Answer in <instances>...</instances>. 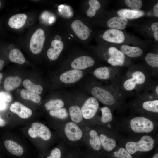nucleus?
<instances>
[{
	"instance_id": "nucleus-18",
	"label": "nucleus",
	"mask_w": 158,
	"mask_h": 158,
	"mask_svg": "<svg viewBox=\"0 0 158 158\" xmlns=\"http://www.w3.org/2000/svg\"><path fill=\"white\" fill-rule=\"evenodd\" d=\"M117 14L128 19H135L143 16L145 12L140 10H134L129 9H122L118 10Z\"/></svg>"
},
{
	"instance_id": "nucleus-10",
	"label": "nucleus",
	"mask_w": 158,
	"mask_h": 158,
	"mask_svg": "<svg viewBox=\"0 0 158 158\" xmlns=\"http://www.w3.org/2000/svg\"><path fill=\"white\" fill-rule=\"evenodd\" d=\"M110 57L108 63L113 66H121L125 62V55L122 51L115 47H111L108 50Z\"/></svg>"
},
{
	"instance_id": "nucleus-25",
	"label": "nucleus",
	"mask_w": 158,
	"mask_h": 158,
	"mask_svg": "<svg viewBox=\"0 0 158 158\" xmlns=\"http://www.w3.org/2000/svg\"><path fill=\"white\" fill-rule=\"evenodd\" d=\"M69 112L71 118L73 122L78 123L82 121L83 117L79 107L77 106L71 107L69 109Z\"/></svg>"
},
{
	"instance_id": "nucleus-26",
	"label": "nucleus",
	"mask_w": 158,
	"mask_h": 158,
	"mask_svg": "<svg viewBox=\"0 0 158 158\" xmlns=\"http://www.w3.org/2000/svg\"><path fill=\"white\" fill-rule=\"evenodd\" d=\"M23 85L27 90L37 95L41 94L43 90L41 86L35 84L28 79L24 80L23 82Z\"/></svg>"
},
{
	"instance_id": "nucleus-24",
	"label": "nucleus",
	"mask_w": 158,
	"mask_h": 158,
	"mask_svg": "<svg viewBox=\"0 0 158 158\" xmlns=\"http://www.w3.org/2000/svg\"><path fill=\"white\" fill-rule=\"evenodd\" d=\"M9 57L12 62L19 64H23L25 61V59L23 54L19 50L16 48L10 51Z\"/></svg>"
},
{
	"instance_id": "nucleus-9",
	"label": "nucleus",
	"mask_w": 158,
	"mask_h": 158,
	"mask_svg": "<svg viewBox=\"0 0 158 158\" xmlns=\"http://www.w3.org/2000/svg\"><path fill=\"white\" fill-rule=\"evenodd\" d=\"M103 38L110 42L120 44L124 41L125 37L124 33L121 30L110 28L104 32Z\"/></svg>"
},
{
	"instance_id": "nucleus-30",
	"label": "nucleus",
	"mask_w": 158,
	"mask_h": 158,
	"mask_svg": "<svg viewBox=\"0 0 158 158\" xmlns=\"http://www.w3.org/2000/svg\"><path fill=\"white\" fill-rule=\"evenodd\" d=\"M142 107L147 111L158 113V100L156 99L145 101L142 103Z\"/></svg>"
},
{
	"instance_id": "nucleus-45",
	"label": "nucleus",
	"mask_w": 158,
	"mask_h": 158,
	"mask_svg": "<svg viewBox=\"0 0 158 158\" xmlns=\"http://www.w3.org/2000/svg\"><path fill=\"white\" fill-rule=\"evenodd\" d=\"M155 92H156L157 95L158 96V85H157V86H156L155 88Z\"/></svg>"
},
{
	"instance_id": "nucleus-11",
	"label": "nucleus",
	"mask_w": 158,
	"mask_h": 158,
	"mask_svg": "<svg viewBox=\"0 0 158 158\" xmlns=\"http://www.w3.org/2000/svg\"><path fill=\"white\" fill-rule=\"evenodd\" d=\"M64 131L68 138L71 141L78 140L82 137V131L77 124L73 122H68L66 124Z\"/></svg>"
},
{
	"instance_id": "nucleus-5",
	"label": "nucleus",
	"mask_w": 158,
	"mask_h": 158,
	"mask_svg": "<svg viewBox=\"0 0 158 158\" xmlns=\"http://www.w3.org/2000/svg\"><path fill=\"white\" fill-rule=\"evenodd\" d=\"M28 133L32 138L39 137L45 141L49 140L51 136L49 129L44 124L38 122H35L32 124L31 127L28 130Z\"/></svg>"
},
{
	"instance_id": "nucleus-14",
	"label": "nucleus",
	"mask_w": 158,
	"mask_h": 158,
	"mask_svg": "<svg viewBox=\"0 0 158 158\" xmlns=\"http://www.w3.org/2000/svg\"><path fill=\"white\" fill-rule=\"evenodd\" d=\"M10 110L23 118H29L32 114V111L30 109L18 102H15L12 104Z\"/></svg>"
},
{
	"instance_id": "nucleus-19",
	"label": "nucleus",
	"mask_w": 158,
	"mask_h": 158,
	"mask_svg": "<svg viewBox=\"0 0 158 158\" xmlns=\"http://www.w3.org/2000/svg\"><path fill=\"white\" fill-rule=\"evenodd\" d=\"M121 51L125 55L131 58L138 57L143 53V50L140 48L134 46L124 45L121 46Z\"/></svg>"
},
{
	"instance_id": "nucleus-16",
	"label": "nucleus",
	"mask_w": 158,
	"mask_h": 158,
	"mask_svg": "<svg viewBox=\"0 0 158 158\" xmlns=\"http://www.w3.org/2000/svg\"><path fill=\"white\" fill-rule=\"evenodd\" d=\"M128 22V20L126 18L120 16H114L108 20L107 24L110 28L120 30L125 28Z\"/></svg>"
},
{
	"instance_id": "nucleus-8",
	"label": "nucleus",
	"mask_w": 158,
	"mask_h": 158,
	"mask_svg": "<svg viewBox=\"0 0 158 158\" xmlns=\"http://www.w3.org/2000/svg\"><path fill=\"white\" fill-rule=\"evenodd\" d=\"M71 27L74 32L80 39L85 40L90 35L89 28L79 20H75L72 23Z\"/></svg>"
},
{
	"instance_id": "nucleus-47",
	"label": "nucleus",
	"mask_w": 158,
	"mask_h": 158,
	"mask_svg": "<svg viewBox=\"0 0 158 158\" xmlns=\"http://www.w3.org/2000/svg\"><path fill=\"white\" fill-rule=\"evenodd\" d=\"M3 75L2 73H0V80H1L3 77Z\"/></svg>"
},
{
	"instance_id": "nucleus-35",
	"label": "nucleus",
	"mask_w": 158,
	"mask_h": 158,
	"mask_svg": "<svg viewBox=\"0 0 158 158\" xmlns=\"http://www.w3.org/2000/svg\"><path fill=\"white\" fill-rule=\"evenodd\" d=\"M125 2L128 7L134 10H140L143 5L142 2L140 0H126Z\"/></svg>"
},
{
	"instance_id": "nucleus-23",
	"label": "nucleus",
	"mask_w": 158,
	"mask_h": 158,
	"mask_svg": "<svg viewBox=\"0 0 158 158\" xmlns=\"http://www.w3.org/2000/svg\"><path fill=\"white\" fill-rule=\"evenodd\" d=\"M90 138L89 140L90 145L95 150H100L101 148L100 138L97 132L94 130H91L90 132Z\"/></svg>"
},
{
	"instance_id": "nucleus-48",
	"label": "nucleus",
	"mask_w": 158,
	"mask_h": 158,
	"mask_svg": "<svg viewBox=\"0 0 158 158\" xmlns=\"http://www.w3.org/2000/svg\"><path fill=\"white\" fill-rule=\"evenodd\" d=\"M1 6V1H0V7Z\"/></svg>"
},
{
	"instance_id": "nucleus-38",
	"label": "nucleus",
	"mask_w": 158,
	"mask_h": 158,
	"mask_svg": "<svg viewBox=\"0 0 158 158\" xmlns=\"http://www.w3.org/2000/svg\"><path fill=\"white\" fill-rule=\"evenodd\" d=\"M61 152L58 148H55L51 151L50 155L47 158H60Z\"/></svg>"
},
{
	"instance_id": "nucleus-3",
	"label": "nucleus",
	"mask_w": 158,
	"mask_h": 158,
	"mask_svg": "<svg viewBox=\"0 0 158 158\" xmlns=\"http://www.w3.org/2000/svg\"><path fill=\"white\" fill-rule=\"evenodd\" d=\"M131 129L137 133H148L152 131L154 126L149 119L144 117H137L132 118L130 121Z\"/></svg>"
},
{
	"instance_id": "nucleus-12",
	"label": "nucleus",
	"mask_w": 158,
	"mask_h": 158,
	"mask_svg": "<svg viewBox=\"0 0 158 158\" xmlns=\"http://www.w3.org/2000/svg\"><path fill=\"white\" fill-rule=\"evenodd\" d=\"M95 61L91 57L83 56L75 59L72 62V67L75 69L83 70L93 66Z\"/></svg>"
},
{
	"instance_id": "nucleus-21",
	"label": "nucleus",
	"mask_w": 158,
	"mask_h": 158,
	"mask_svg": "<svg viewBox=\"0 0 158 158\" xmlns=\"http://www.w3.org/2000/svg\"><path fill=\"white\" fill-rule=\"evenodd\" d=\"M21 82V78L18 76H9L4 82V87L8 91L13 90L19 87Z\"/></svg>"
},
{
	"instance_id": "nucleus-1",
	"label": "nucleus",
	"mask_w": 158,
	"mask_h": 158,
	"mask_svg": "<svg viewBox=\"0 0 158 158\" xmlns=\"http://www.w3.org/2000/svg\"><path fill=\"white\" fill-rule=\"evenodd\" d=\"M154 141L149 135H144L138 141L128 142L125 145L126 150L131 154L137 151L147 152L152 150L154 146Z\"/></svg>"
},
{
	"instance_id": "nucleus-42",
	"label": "nucleus",
	"mask_w": 158,
	"mask_h": 158,
	"mask_svg": "<svg viewBox=\"0 0 158 158\" xmlns=\"http://www.w3.org/2000/svg\"><path fill=\"white\" fill-rule=\"evenodd\" d=\"M6 124L5 121L3 120L0 116V126H3Z\"/></svg>"
},
{
	"instance_id": "nucleus-36",
	"label": "nucleus",
	"mask_w": 158,
	"mask_h": 158,
	"mask_svg": "<svg viewBox=\"0 0 158 158\" xmlns=\"http://www.w3.org/2000/svg\"><path fill=\"white\" fill-rule=\"evenodd\" d=\"M113 154L117 158H133L131 154L123 147L120 148L118 151L115 152Z\"/></svg>"
},
{
	"instance_id": "nucleus-43",
	"label": "nucleus",
	"mask_w": 158,
	"mask_h": 158,
	"mask_svg": "<svg viewBox=\"0 0 158 158\" xmlns=\"http://www.w3.org/2000/svg\"><path fill=\"white\" fill-rule=\"evenodd\" d=\"M155 40L157 41H158V31L154 32L153 34Z\"/></svg>"
},
{
	"instance_id": "nucleus-41",
	"label": "nucleus",
	"mask_w": 158,
	"mask_h": 158,
	"mask_svg": "<svg viewBox=\"0 0 158 158\" xmlns=\"http://www.w3.org/2000/svg\"><path fill=\"white\" fill-rule=\"evenodd\" d=\"M6 104L5 102L0 99V110H3L6 108Z\"/></svg>"
},
{
	"instance_id": "nucleus-6",
	"label": "nucleus",
	"mask_w": 158,
	"mask_h": 158,
	"mask_svg": "<svg viewBox=\"0 0 158 158\" xmlns=\"http://www.w3.org/2000/svg\"><path fill=\"white\" fill-rule=\"evenodd\" d=\"M45 40L44 31L41 29H37L32 35L30 43V48L33 54L40 53L43 48Z\"/></svg>"
},
{
	"instance_id": "nucleus-15",
	"label": "nucleus",
	"mask_w": 158,
	"mask_h": 158,
	"mask_svg": "<svg viewBox=\"0 0 158 158\" xmlns=\"http://www.w3.org/2000/svg\"><path fill=\"white\" fill-rule=\"evenodd\" d=\"M82 72L79 70H70L62 74L60 76V80L66 83H71L79 80L82 77Z\"/></svg>"
},
{
	"instance_id": "nucleus-7",
	"label": "nucleus",
	"mask_w": 158,
	"mask_h": 158,
	"mask_svg": "<svg viewBox=\"0 0 158 158\" xmlns=\"http://www.w3.org/2000/svg\"><path fill=\"white\" fill-rule=\"evenodd\" d=\"M99 107L97 100L94 97L89 98L82 107L83 117L85 119L93 118L97 113Z\"/></svg>"
},
{
	"instance_id": "nucleus-34",
	"label": "nucleus",
	"mask_w": 158,
	"mask_h": 158,
	"mask_svg": "<svg viewBox=\"0 0 158 158\" xmlns=\"http://www.w3.org/2000/svg\"><path fill=\"white\" fill-rule=\"evenodd\" d=\"M49 114L51 116L61 119H65L68 116V113L66 110L63 108L56 110L50 111L49 112Z\"/></svg>"
},
{
	"instance_id": "nucleus-2",
	"label": "nucleus",
	"mask_w": 158,
	"mask_h": 158,
	"mask_svg": "<svg viewBox=\"0 0 158 158\" xmlns=\"http://www.w3.org/2000/svg\"><path fill=\"white\" fill-rule=\"evenodd\" d=\"M130 76L124 80L123 85L124 89L128 91L134 90L138 86H142L145 83L147 77L144 72L136 70L131 73Z\"/></svg>"
},
{
	"instance_id": "nucleus-32",
	"label": "nucleus",
	"mask_w": 158,
	"mask_h": 158,
	"mask_svg": "<svg viewBox=\"0 0 158 158\" xmlns=\"http://www.w3.org/2000/svg\"><path fill=\"white\" fill-rule=\"evenodd\" d=\"M146 63L153 68L158 67V55L152 53H148L145 57Z\"/></svg>"
},
{
	"instance_id": "nucleus-13",
	"label": "nucleus",
	"mask_w": 158,
	"mask_h": 158,
	"mask_svg": "<svg viewBox=\"0 0 158 158\" xmlns=\"http://www.w3.org/2000/svg\"><path fill=\"white\" fill-rule=\"evenodd\" d=\"M64 47L63 42L61 40L54 39L51 43V47L48 50L47 55L52 60L56 59L63 50Z\"/></svg>"
},
{
	"instance_id": "nucleus-29",
	"label": "nucleus",
	"mask_w": 158,
	"mask_h": 158,
	"mask_svg": "<svg viewBox=\"0 0 158 158\" xmlns=\"http://www.w3.org/2000/svg\"><path fill=\"white\" fill-rule=\"evenodd\" d=\"M64 105L63 102L59 99L51 100L45 104V107L46 110L50 111L60 109Z\"/></svg>"
},
{
	"instance_id": "nucleus-4",
	"label": "nucleus",
	"mask_w": 158,
	"mask_h": 158,
	"mask_svg": "<svg viewBox=\"0 0 158 158\" xmlns=\"http://www.w3.org/2000/svg\"><path fill=\"white\" fill-rule=\"evenodd\" d=\"M91 93L94 98L106 105H111L115 102L114 95L108 90L96 87L92 88Z\"/></svg>"
},
{
	"instance_id": "nucleus-40",
	"label": "nucleus",
	"mask_w": 158,
	"mask_h": 158,
	"mask_svg": "<svg viewBox=\"0 0 158 158\" xmlns=\"http://www.w3.org/2000/svg\"><path fill=\"white\" fill-rule=\"evenodd\" d=\"M154 15L156 17H158V3H157L154 6L153 10Z\"/></svg>"
},
{
	"instance_id": "nucleus-22",
	"label": "nucleus",
	"mask_w": 158,
	"mask_h": 158,
	"mask_svg": "<svg viewBox=\"0 0 158 158\" xmlns=\"http://www.w3.org/2000/svg\"><path fill=\"white\" fill-rule=\"evenodd\" d=\"M99 137L102 145L106 151H111L115 147L116 142L114 139L109 138L103 134H101Z\"/></svg>"
},
{
	"instance_id": "nucleus-39",
	"label": "nucleus",
	"mask_w": 158,
	"mask_h": 158,
	"mask_svg": "<svg viewBox=\"0 0 158 158\" xmlns=\"http://www.w3.org/2000/svg\"><path fill=\"white\" fill-rule=\"evenodd\" d=\"M151 28L154 32L158 31V23L155 22L152 23L151 25Z\"/></svg>"
},
{
	"instance_id": "nucleus-20",
	"label": "nucleus",
	"mask_w": 158,
	"mask_h": 158,
	"mask_svg": "<svg viewBox=\"0 0 158 158\" xmlns=\"http://www.w3.org/2000/svg\"><path fill=\"white\" fill-rule=\"evenodd\" d=\"M4 145L7 150L14 155L20 156L23 153V150L22 147L12 140H5L4 142Z\"/></svg>"
},
{
	"instance_id": "nucleus-27",
	"label": "nucleus",
	"mask_w": 158,
	"mask_h": 158,
	"mask_svg": "<svg viewBox=\"0 0 158 158\" xmlns=\"http://www.w3.org/2000/svg\"><path fill=\"white\" fill-rule=\"evenodd\" d=\"M93 73L96 77L101 80H107L110 77L109 69L106 66L100 67L96 68L94 71Z\"/></svg>"
},
{
	"instance_id": "nucleus-46",
	"label": "nucleus",
	"mask_w": 158,
	"mask_h": 158,
	"mask_svg": "<svg viewBox=\"0 0 158 158\" xmlns=\"http://www.w3.org/2000/svg\"><path fill=\"white\" fill-rule=\"evenodd\" d=\"M152 158H158V153H157Z\"/></svg>"
},
{
	"instance_id": "nucleus-33",
	"label": "nucleus",
	"mask_w": 158,
	"mask_h": 158,
	"mask_svg": "<svg viewBox=\"0 0 158 158\" xmlns=\"http://www.w3.org/2000/svg\"><path fill=\"white\" fill-rule=\"evenodd\" d=\"M102 113L101 121L104 123L111 121L113 118L112 114L110 109L107 107H104L101 108Z\"/></svg>"
},
{
	"instance_id": "nucleus-44",
	"label": "nucleus",
	"mask_w": 158,
	"mask_h": 158,
	"mask_svg": "<svg viewBox=\"0 0 158 158\" xmlns=\"http://www.w3.org/2000/svg\"><path fill=\"white\" fill-rule=\"evenodd\" d=\"M4 61V60L0 59V71L1 70L3 67Z\"/></svg>"
},
{
	"instance_id": "nucleus-31",
	"label": "nucleus",
	"mask_w": 158,
	"mask_h": 158,
	"mask_svg": "<svg viewBox=\"0 0 158 158\" xmlns=\"http://www.w3.org/2000/svg\"><path fill=\"white\" fill-rule=\"evenodd\" d=\"M88 3L90 7L87 11L86 14L89 17H92L95 16L96 11L100 8V4L97 0H90Z\"/></svg>"
},
{
	"instance_id": "nucleus-37",
	"label": "nucleus",
	"mask_w": 158,
	"mask_h": 158,
	"mask_svg": "<svg viewBox=\"0 0 158 158\" xmlns=\"http://www.w3.org/2000/svg\"><path fill=\"white\" fill-rule=\"evenodd\" d=\"M0 99L5 102H9L12 99L11 95L8 92L4 91L0 92Z\"/></svg>"
},
{
	"instance_id": "nucleus-17",
	"label": "nucleus",
	"mask_w": 158,
	"mask_h": 158,
	"mask_svg": "<svg viewBox=\"0 0 158 158\" xmlns=\"http://www.w3.org/2000/svg\"><path fill=\"white\" fill-rule=\"evenodd\" d=\"M27 18L24 14H18L11 17L8 21L9 25L11 28L18 29L23 27Z\"/></svg>"
},
{
	"instance_id": "nucleus-28",
	"label": "nucleus",
	"mask_w": 158,
	"mask_h": 158,
	"mask_svg": "<svg viewBox=\"0 0 158 158\" xmlns=\"http://www.w3.org/2000/svg\"><path fill=\"white\" fill-rule=\"evenodd\" d=\"M21 97L25 99L30 100L35 103H38L41 100V97L27 90L22 89L20 92Z\"/></svg>"
}]
</instances>
